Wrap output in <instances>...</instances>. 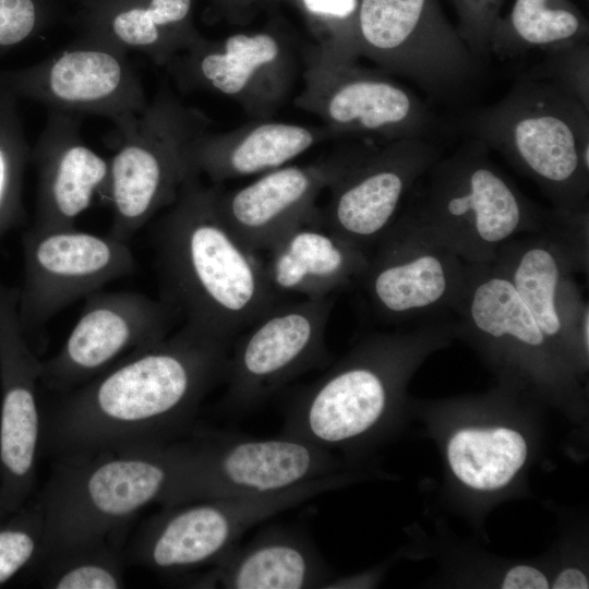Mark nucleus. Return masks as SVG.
Segmentation results:
<instances>
[{
    "label": "nucleus",
    "instance_id": "13",
    "mask_svg": "<svg viewBox=\"0 0 589 589\" xmlns=\"http://www.w3.org/2000/svg\"><path fill=\"white\" fill-rule=\"evenodd\" d=\"M466 263L406 208L378 239L359 280L374 313L401 323L452 310Z\"/></svg>",
    "mask_w": 589,
    "mask_h": 589
},
{
    "label": "nucleus",
    "instance_id": "5",
    "mask_svg": "<svg viewBox=\"0 0 589 589\" xmlns=\"http://www.w3.org/2000/svg\"><path fill=\"white\" fill-rule=\"evenodd\" d=\"M489 147L467 139L442 155L410 191L404 208L468 264H492L524 235H554L564 213L527 197L494 164Z\"/></svg>",
    "mask_w": 589,
    "mask_h": 589
},
{
    "label": "nucleus",
    "instance_id": "32",
    "mask_svg": "<svg viewBox=\"0 0 589 589\" xmlns=\"http://www.w3.org/2000/svg\"><path fill=\"white\" fill-rule=\"evenodd\" d=\"M0 142V238L21 217L20 181L22 171L21 152Z\"/></svg>",
    "mask_w": 589,
    "mask_h": 589
},
{
    "label": "nucleus",
    "instance_id": "16",
    "mask_svg": "<svg viewBox=\"0 0 589 589\" xmlns=\"http://www.w3.org/2000/svg\"><path fill=\"white\" fill-rule=\"evenodd\" d=\"M40 365L19 316V288L0 280V515L22 508L40 455Z\"/></svg>",
    "mask_w": 589,
    "mask_h": 589
},
{
    "label": "nucleus",
    "instance_id": "21",
    "mask_svg": "<svg viewBox=\"0 0 589 589\" xmlns=\"http://www.w3.org/2000/svg\"><path fill=\"white\" fill-rule=\"evenodd\" d=\"M492 265L514 286L544 336L552 345L580 341L586 305L576 273L588 275L566 245L543 233L516 237L497 251Z\"/></svg>",
    "mask_w": 589,
    "mask_h": 589
},
{
    "label": "nucleus",
    "instance_id": "14",
    "mask_svg": "<svg viewBox=\"0 0 589 589\" xmlns=\"http://www.w3.org/2000/svg\"><path fill=\"white\" fill-rule=\"evenodd\" d=\"M430 137L362 145L358 156L328 189L323 225L350 245L370 253L389 228L419 179L443 155Z\"/></svg>",
    "mask_w": 589,
    "mask_h": 589
},
{
    "label": "nucleus",
    "instance_id": "19",
    "mask_svg": "<svg viewBox=\"0 0 589 589\" xmlns=\"http://www.w3.org/2000/svg\"><path fill=\"white\" fill-rule=\"evenodd\" d=\"M167 68L181 87L219 93L254 120L273 116L293 77L288 47L267 32L236 33L220 41L202 38Z\"/></svg>",
    "mask_w": 589,
    "mask_h": 589
},
{
    "label": "nucleus",
    "instance_id": "23",
    "mask_svg": "<svg viewBox=\"0 0 589 589\" xmlns=\"http://www.w3.org/2000/svg\"><path fill=\"white\" fill-rule=\"evenodd\" d=\"M332 139L337 136L324 125L256 119L226 132H203L190 143L187 160L193 172L219 183L286 166Z\"/></svg>",
    "mask_w": 589,
    "mask_h": 589
},
{
    "label": "nucleus",
    "instance_id": "22",
    "mask_svg": "<svg viewBox=\"0 0 589 589\" xmlns=\"http://www.w3.org/2000/svg\"><path fill=\"white\" fill-rule=\"evenodd\" d=\"M36 164V228L74 227L96 192L109 182V163L84 142L76 115L49 110Z\"/></svg>",
    "mask_w": 589,
    "mask_h": 589
},
{
    "label": "nucleus",
    "instance_id": "2",
    "mask_svg": "<svg viewBox=\"0 0 589 589\" xmlns=\"http://www.w3.org/2000/svg\"><path fill=\"white\" fill-rule=\"evenodd\" d=\"M216 187L191 171L154 228L163 300L184 324L231 344L281 302L264 261L224 221Z\"/></svg>",
    "mask_w": 589,
    "mask_h": 589
},
{
    "label": "nucleus",
    "instance_id": "36",
    "mask_svg": "<svg viewBox=\"0 0 589 589\" xmlns=\"http://www.w3.org/2000/svg\"><path fill=\"white\" fill-rule=\"evenodd\" d=\"M553 589H587L588 579L584 573L576 568L563 570L554 580Z\"/></svg>",
    "mask_w": 589,
    "mask_h": 589
},
{
    "label": "nucleus",
    "instance_id": "24",
    "mask_svg": "<svg viewBox=\"0 0 589 589\" xmlns=\"http://www.w3.org/2000/svg\"><path fill=\"white\" fill-rule=\"evenodd\" d=\"M269 281L281 294L323 298L359 283L369 261L368 252L350 245L322 221L321 207L287 230L266 251Z\"/></svg>",
    "mask_w": 589,
    "mask_h": 589
},
{
    "label": "nucleus",
    "instance_id": "10",
    "mask_svg": "<svg viewBox=\"0 0 589 589\" xmlns=\"http://www.w3.org/2000/svg\"><path fill=\"white\" fill-rule=\"evenodd\" d=\"M353 45L358 58L434 98L460 94L478 73L479 60L431 0H359Z\"/></svg>",
    "mask_w": 589,
    "mask_h": 589
},
{
    "label": "nucleus",
    "instance_id": "27",
    "mask_svg": "<svg viewBox=\"0 0 589 589\" xmlns=\"http://www.w3.org/2000/svg\"><path fill=\"white\" fill-rule=\"evenodd\" d=\"M447 457L452 470L465 484L477 490L505 486L527 457L524 437L507 428L458 431L449 441Z\"/></svg>",
    "mask_w": 589,
    "mask_h": 589
},
{
    "label": "nucleus",
    "instance_id": "8",
    "mask_svg": "<svg viewBox=\"0 0 589 589\" xmlns=\"http://www.w3.org/2000/svg\"><path fill=\"white\" fill-rule=\"evenodd\" d=\"M358 59L325 45L312 47L294 106L317 117L337 139H434L437 123L424 103L392 75L362 67Z\"/></svg>",
    "mask_w": 589,
    "mask_h": 589
},
{
    "label": "nucleus",
    "instance_id": "9",
    "mask_svg": "<svg viewBox=\"0 0 589 589\" xmlns=\"http://www.w3.org/2000/svg\"><path fill=\"white\" fill-rule=\"evenodd\" d=\"M327 477L278 493L226 496L165 508L142 526L125 560L159 573H180L220 561L253 526L332 489Z\"/></svg>",
    "mask_w": 589,
    "mask_h": 589
},
{
    "label": "nucleus",
    "instance_id": "25",
    "mask_svg": "<svg viewBox=\"0 0 589 589\" xmlns=\"http://www.w3.org/2000/svg\"><path fill=\"white\" fill-rule=\"evenodd\" d=\"M196 584L228 589L323 588L326 569L301 532L267 526L243 546L231 549Z\"/></svg>",
    "mask_w": 589,
    "mask_h": 589
},
{
    "label": "nucleus",
    "instance_id": "26",
    "mask_svg": "<svg viewBox=\"0 0 589 589\" xmlns=\"http://www.w3.org/2000/svg\"><path fill=\"white\" fill-rule=\"evenodd\" d=\"M129 4L112 11L88 41L127 53L137 51L155 64L167 67L202 39L187 26L191 0H148Z\"/></svg>",
    "mask_w": 589,
    "mask_h": 589
},
{
    "label": "nucleus",
    "instance_id": "7",
    "mask_svg": "<svg viewBox=\"0 0 589 589\" xmlns=\"http://www.w3.org/2000/svg\"><path fill=\"white\" fill-rule=\"evenodd\" d=\"M208 118L161 86L130 130L119 134L109 167L112 223L109 235L129 240L177 199L191 173L190 143L208 130Z\"/></svg>",
    "mask_w": 589,
    "mask_h": 589
},
{
    "label": "nucleus",
    "instance_id": "31",
    "mask_svg": "<svg viewBox=\"0 0 589 589\" xmlns=\"http://www.w3.org/2000/svg\"><path fill=\"white\" fill-rule=\"evenodd\" d=\"M549 56L534 74L548 79L589 109V47L586 40L548 51Z\"/></svg>",
    "mask_w": 589,
    "mask_h": 589
},
{
    "label": "nucleus",
    "instance_id": "17",
    "mask_svg": "<svg viewBox=\"0 0 589 589\" xmlns=\"http://www.w3.org/2000/svg\"><path fill=\"white\" fill-rule=\"evenodd\" d=\"M194 501L266 495L332 474L328 449L281 434L247 437L195 432Z\"/></svg>",
    "mask_w": 589,
    "mask_h": 589
},
{
    "label": "nucleus",
    "instance_id": "35",
    "mask_svg": "<svg viewBox=\"0 0 589 589\" xmlns=\"http://www.w3.org/2000/svg\"><path fill=\"white\" fill-rule=\"evenodd\" d=\"M503 589H546L549 581L537 568L531 566H516L505 576Z\"/></svg>",
    "mask_w": 589,
    "mask_h": 589
},
{
    "label": "nucleus",
    "instance_id": "6",
    "mask_svg": "<svg viewBox=\"0 0 589 589\" xmlns=\"http://www.w3.org/2000/svg\"><path fill=\"white\" fill-rule=\"evenodd\" d=\"M374 336L298 392L285 410L283 434L328 449L369 433L384 417L406 352L433 326Z\"/></svg>",
    "mask_w": 589,
    "mask_h": 589
},
{
    "label": "nucleus",
    "instance_id": "4",
    "mask_svg": "<svg viewBox=\"0 0 589 589\" xmlns=\"http://www.w3.org/2000/svg\"><path fill=\"white\" fill-rule=\"evenodd\" d=\"M457 128L504 156L552 207L589 215V109L556 83L529 74Z\"/></svg>",
    "mask_w": 589,
    "mask_h": 589
},
{
    "label": "nucleus",
    "instance_id": "30",
    "mask_svg": "<svg viewBox=\"0 0 589 589\" xmlns=\"http://www.w3.org/2000/svg\"><path fill=\"white\" fill-rule=\"evenodd\" d=\"M45 524L36 501L0 516V586L23 572L31 573L41 557Z\"/></svg>",
    "mask_w": 589,
    "mask_h": 589
},
{
    "label": "nucleus",
    "instance_id": "28",
    "mask_svg": "<svg viewBox=\"0 0 589 589\" xmlns=\"http://www.w3.org/2000/svg\"><path fill=\"white\" fill-rule=\"evenodd\" d=\"M580 16L562 0H515L507 26H495L490 52L514 56L531 49L546 51L586 40Z\"/></svg>",
    "mask_w": 589,
    "mask_h": 589
},
{
    "label": "nucleus",
    "instance_id": "18",
    "mask_svg": "<svg viewBox=\"0 0 589 589\" xmlns=\"http://www.w3.org/2000/svg\"><path fill=\"white\" fill-rule=\"evenodd\" d=\"M21 85L49 110L109 119L118 135L148 104L128 53L93 41L48 58L23 74Z\"/></svg>",
    "mask_w": 589,
    "mask_h": 589
},
{
    "label": "nucleus",
    "instance_id": "37",
    "mask_svg": "<svg viewBox=\"0 0 589 589\" xmlns=\"http://www.w3.org/2000/svg\"><path fill=\"white\" fill-rule=\"evenodd\" d=\"M1 516V515H0Z\"/></svg>",
    "mask_w": 589,
    "mask_h": 589
},
{
    "label": "nucleus",
    "instance_id": "1",
    "mask_svg": "<svg viewBox=\"0 0 589 589\" xmlns=\"http://www.w3.org/2000/svg\"><path fill=\"white\" fill-rule=\"evenodd\" d=\"M231 344L183 324L41 407L40 454L55 460L171 442L224 381Z\"/></svg>",
    "mask_w": 589,
    "mask_h": 589
},
{
    "label": "nucleus",
    "instance_id": "3",
    "mask_svg": "<svg viewBox=\"0 0 589 589\" xmlns=\"http://www.w3.org/2000/svg\"><path fill=\"white\" fill-rule=\"evenodd\" d=\"M196 468L192 440L55 460L51 474L35 500L45 524V544L38 563L52 554L83 546L119 544L117 540L125 526L152 503L172 506L192 502Z\"/></svg>",
    "mask_w": 589,
    "mask_h": 589
},
{
    "label": "nucleus",
    "instance_id": "29",
    "mask_svg": "<svg viewBox=\"0 0 589 589\" xmlns=\"http://www.w3.org/2000/svg\"><path fill=\"white\" fill-rule=\"evenodd\" d=\"M119 544L103 542L52 554L31 572L50 589H118L124 587Z\"/></svg>",
    "mask_w": 589,
    "mask_h": 589
},
{
    "label": "nucleus",
    "instance_id": "20",
    "mask_svg": "<svg viewBox=\"0 0 589 589\" xmlns=\"http://www.w3.org/2000/svg\"><path fill=\"white\" fill-rule=\"evenodd\" d=\"M362 145L304 165H286L227 192L218 190V211L250 250L267 251L287 230L310 217L316 200L358 156Z\"/></svg>",
    "mask_w": 589,
    "mask_h": 589
},
{
    "label": "nucleus",
    "instance_id": "15",
    "mask_svg": "<svg viewBox=\"0 0 589 589\" xmlns=\"http://www.w3.org/2000/svg\"><path fill=\"white\" fill-rule=\"evenodd\" d=\"M59 352L41 361L39 384L62 393L77 387L131 352L166 336L178 316L163 299L131 291H96Z\"/></svg>",
    "mask_w": 589,
    "mask_h": 589
},
{
    "label": "nucleus",
    "instance_id": "34",
    "mask_svg": "<svg viewBox=\"0 0 589 589\" xmlns=\"http://www.w3.org/2000/svg\"><path fill=\"white\" fill-rule=\"evenodd\" d=\"M302 3L311 15L347 23L354 36V24L350 20L356 16L359 0H302Z\"/></svg>",
    "mask_w": 589,
    "mask_h": 589
},
{
    "label": "nucleus",
    "instance_id": "12",
    "mask_svg": "<svg viewBox=\"0 0 589 589\" xmlns=\"http://www.w3.org/2000/svg\"><path fill=\"white\" fill-rule=\"evenodd\" d=\"M334 298L280 302L243 330L230 349L221 407L253 410L283 386L326 359L325 333Z\"/></svg>",
    "mask_w": 589,
    "mask_h": 589
},
{
    "label": "nucleus",
    "instance_id": "11",
    "mask_svg": "<svg viewBox=\"0 0 589 589\" xmlns=\"http://www.w3.org/2000/svg\"><path fill=\"white\" fill-rule=\"evenodd\" d=\"M22 245L24 279L19 289V316L36 353L38 338L52 316L136 269L128 242L74 227H32L24 233Z\"/></svg>",
    "mask_w": 589,
    "mask_h": 589
},
{
    "label": "nucleus",
    "instance_id": "33",
    "mask_svg": "<svg viewBox=\"0 0 589 589\" xmlns=\"http://www.w3.org/2000/svg\"><path fill=\"white\" fill-rule=\"evenodd\" d=\"M36 24L37 10L33 0H0V47L23 41Z\"/></svg>",
    "mask_w": 589,
    "mask_h": 589
}]
</instances>
